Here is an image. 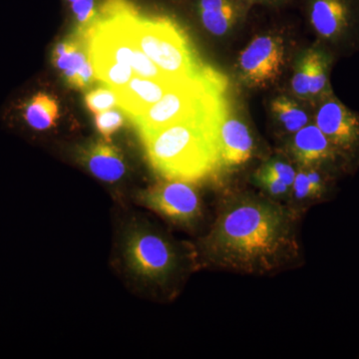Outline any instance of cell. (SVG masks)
Instances as JSON below:
<instances>
[{"mask_svg": "<svg viewBox=\"0 0 359 359\" xmlns=\"http://www.w3.org/2000/svg\"><path fill=\"white\" fill-rule=\"evenodd\" d=\"M78 160L97 179L106 183H116L126 173V164L120 149L111 141L100 139L82 146L78 150Z\"/></svg>", "mask_w": 359, "mask_h": 359, "instance_id": "5bb4252c", "label": "cell"}, {"mask_svg": "<svg viewBox=\"0 0 359 359\" xmlns=\"http://www.w3.org/2000/svg\"><path fill=\"white\" fill-rule=\"evenodd\" d=\"M122 13L132 39L168 76L198 77L208 70L188 35L174 20L143 15L129 0H123Z\"/></svg>", "mask_w": 359, "mask_h": 359, "instance_id": "3957f363", "label": "cell"}, {"mask_svg": "<svg viewBox=\"0 0 359 359\" xmlns=\"http://www.w3.org/2000/svg\"><path fill=\"white\" fill-rule=\"evenodd\" d=\"M259 169L273 175L278 180L292 188V184L297 176V170L292 166V163L280 159V158H271L264 162Z\"/></svg>", "mask_w": 359, "mask_h": 359, "instance_id": "cb8c5ba5", "label": "cell"}, {"mask_svg": "<svg viewBox=\"0 0 359 359\" xmlns=\"http://www.w3.org/2000/svg\"><path fill=\"white\" fill-rule=\"evenodd\" d=\"M255 185L261 189L264 196L278 202H287L290 194V187L285 185L273 175L257 169L252 175Z\"/></svg>", "mask_w": 359, "mask_h": 359, "instance_id": "ffe728a7", "label": "cell"}, {"mask_svg": "<svg viewBox=\"0 0 359 359\" xmlns=\"http://www.w3.org/2000/svg\"><path fill=\"white\" fill-rule=\"evenodd\" d=\"M84 101L87 109L94 115L104 111L114 109L116 106H118L115 92L108 87L107 88L99 87V88L90 90L85 94Z\"/></svg>", "mask_w": 359, "mask_h": 359, "instance_id": "44dd1931", "label": "cell"}, {"mask_svg": "<svg viewBox=\"0 0 359 359\" xmlns=\"http://www.w3.org/2000/svg\"><path fill=\"white\" fill-rule=\"evenodd\" d=\"M89 60L87 40L71 35L61 40L51 52V63L60 72L62 76L79 69Z\"/></svg>", "mask_w": 359, "mask_h": 359, "instance_id": "2e32d148", "label": "cell"}, {"mask_svg": "<svg viewBox=\"0 0 359 359\" xmlns=\"http://www.w3.org/2000/svg\"><path fill=\"white\" fill-rule=\"evenodd\" d=\"M271 114L283 134L294 135L309 124V116L299 103L287 96L271 100Z\"/></svg>", "mask_w": 359, "mask_h": 359, "instance_id": "e0dca14e", "label": "cell"}, {"mask_svg": "<svg viewBox=\"0 0 359 359\" xmlns=\"http://www.w3.org/2000/svg\"><path fill=\"white\" fill-rule=\"evenodd\" d=\"M252 8L254 6H264L271 9H280L294 4V0H244Z\"/></svg>", "mask_w": 359, "mask_h": 359, "instance_id": "484cf974", "label": "cell"}, {"mask_svg": "<svg viewBox=\"0 0 359 359\" xmlns=\"http://www.w3.org/2000/svg\"><path fill=\"white\" fill-rule=\"evenodd\" d=\"M9 118L11 122L40 133L55 126L59 118L58 103L45 92H34L21 97L13 104Z\"/></svg>", "mask_w": 359, "mask_h": 359, "instance_id": "4fadbf2b", "label": "cell"}, {"mask_svg": "<svg viewBox=\"0 0 359 359\" xmlns=\"http://www.w3.org/2000/svg\"><path fill=\"white\" fill-rule=\"evenodd\" d=\"M194 8L208 32L223 36L245 20L250 7L244 0H194Z\"/></svg>", "mask_w": 359, "mask_h": 359, "instance_id": "9a60e30c", "label": "cell"}, {"mask_svg": "<svg viewBox=\"0 0 359 359\" xmlns=\"http://www.w3.org/2000/svg\"><path fill=\"white\" fill-rule=\"evenodd\" d=\"M313 123L355 172L359 168V113L332 94L318 103Z\"/></svg>", "mask_w": 359, "mask_h": 359, "instance_id": "ba28073f", "label": "cell"}, {"mask_svg": "<svg viewBox=\"0 0 359 359\" xmlns=\"http://www.w3.org/2000/svg\"><path fill=\"white\" fill-rule=\"evenodd\" d=\"M320 44L335 57L359 51V0H294Z\"/></svg>", "mask_w": 359, "mask_h": 359, "instance_id": "8992f818", "label": "cell"}, {"mask_svg": "<svg viewBox=\"0 0 359 359\" xmlns=\"http://www.w3.org/2000/svg\"><path fill=\"white\" fill-rule=\"evenodd\" d=\"M97 131L105 140L111 141V137L124 126L125 118L122 112L114 109L104 111L94 116Z\"/></svg>", "mask_w": 359, "mask_h": 359, "instance_id": "603a6c76", "label": "cell"}, {"mask_svg": "<svg viewBox=\"0 0 359 359\" xmlns=\"http://www.w3.org/2000/svg\"><path fill=\"white\" fill-rule=\"evenodd\" d=\"M65 84L70 88L75 90L88 89L95 82L96 77L94 73L93 65L90 59L79 69L68 73L62 76Z\"/></svg>", "mask_w": 359, "mask_h": 359, "instance_id": "d4e9b609", "label": "cell"}, {"mask_svg": "<svg viewBox=\"0 0 359 359\" xmlns=\"http://www.w3.org/2000/svg\"><path fill=\"white\" fill-rule=\"evenodd\" d=\"M309 49L295 65L294 75L290 81L292 93L297 98L309 102Z\"/></svg>", "mask_w": 359, "mask_h": 359, "instance_id": "7402d4cb", "label": "cell"}, {"mask_svg": "<svg viewBox=\"0 0 359 359\" xmlns=\"http://www.w3.org/2000/svg\"><path fill=\"white\" fill-rule=\"evenodd\" d=\"M285 65V41L278 35L255 37L238 58V76L252 88L275 83L283 74Z\"/></svg>", "mask_w": 359, "mask_h": 359, "instance_id": "9c48e42d", "label": "cell"}, {"mask_svg": "<svg viewBox=\"0 0 359 359\" xmlns=\"http://www.w3.org/2000/svg\"><path fill=\"white\" fill-rule=\"evenodd\" d=\"M226 108L221 97L198 114L140 137L153 171L194 184L221 171L219 124Z\"/></svg>", "mask_w": 359, "mask_h": 359, "instance_id": "7a4b0ae2", "label": "cell"}, {"mask_svg": "<svg viewBox=\"0 0 359 359\" xmlns=\"http://www.w3.org/2000/svg\"><path fill=\"white\" fill-rule=\"evenodd\" d=\"M137 198L146 209L181 228H195L204 216L202 198L190 182L163 179L142 190Z\"/></svg>", "mask_w": 359, "mask_h": 359, "instance_id": "52a82bcc", "label": "cell"}, {"mask_svg": "<svg viewBox=\"0 0 359 359\" xmlns=\"http://www.w3.org/2000/svg\"><path fill=\"white\" fill-rule=\"evenodd\" d=\"M68 2H69V4H73V2H75L76 1V0H67Z\"/></svg>", "mask_w": 359, "mask_h": 359, "instance_id": "4316f807", "label": "cell"}, {"mask_svg": "<svg viewBox=\"0 0 359 359\" xmlns=\"http://www.w3.org/2000/svg\"><path fill=\"white\" fill-rule=\"evenodd\" d=\"M223 82L208 69L201 76L179 79L160 101L132 120L139 137L198 114L221 98Z\"/></svg>", "mask_w": 359, "mask_h": 359, "instance_id": "277c9868", "label": "cell"}, {"mask_svg": "<svg viewBox=\"0 0 359 359\" xmlns=\"http://www.w3.org/2000/svg\"><path fill=\"white\" fill-rule=\"evenodd\" d=\"M299 215L287 204L252 192L226 193L216 219L201 240L205 264L223 271L263 276L302 259Z\"/></svg>", "mask_w": 359, "mask_h": 359, "instance_id": "6da1fadb", "label": "cell"}, {"mask_svg": "<svg viewBox=\"0 0 359 359\" xmlns=\"http://www.w3.org/2000/svg\"><path fill=\"white\" fill-rule=\"evenodd\" d=\"M219 157L222 170L245 166L256 154L254 136L242 120L224 109L219 124Z\"/></svg>", "mask_w": 359, "mask_h": 359, "instance_id": "8fae6325", "label": "cell"}, {"mask_svg": "<svg viewBox=\"0 0 359 359\" xmlns=\"http://www.w3.org/2000/svg\"><path fill=\"white\" fill-rule=\"evenodd\" d=\"M70 7L74 16L75 34L87 40L90 30L95 26L99 18L95 0H76L70 4Z\"/></svg>", "mask_w": 359, "mask_h": 359, "instance_id": "d6986e66", "label": "cell"}, {"mask_svg": "<svg viewBox=\"0 0 359 359\" xmlns=\"http://www.w3.org/2000/svg\"><path fill=\"white\" fill-rule=\"evenodd\" d=\"M285 152L297 168H320L337 178L353 171L314 123L292 135Z\"/></svg>", "mask_w": 359, "mask_h": 359, "instance_id": "30bf717a", "label": "cell"}, {"mask_svg": "<svg viewBox=\"0 0 359 359\" xmlns=\"http://www.w3.org/2000/svg\"><path fill=\"white\" fill-rule=\"evenodd\" d=\"M93 65L97 80L108 88L115 90L128 83L135 76L133 68L129 65L108 60H90Z\"/></svg>", "mask_w": 359, "mask_h": 359, "instance_id": "ac0fdd59", "label": "cell"}, {"mask_svg": "<svg viewBox=\"0 0 359 359\" xmlns=\"http://www.w3.org/2000/svg\"><path fill=\"white\" fill-rule=\"evenodd\" d=\"M122 256L132 276L156 287L171 282L182 266L181 254L174 243L143 224H133L125 233Z\"/></svg>", "mask_w": 359, "mask_h": 359, "instance_id": "5b68a950", "label": "cell"}, {"mask_svg": "<svg viewBox=\"0 0 359 359\" xmlns=\"http://www.w3.org/2000/svg\"><path fill=\"white\" fill-rule=\"evenodd\" d=\"M178 80L176 78L150 79L135 75L128 83L113 90L117 97L118 107L132 121L160 101Z\"/></svg>", "mask_w": 359, "mask_h": 359, "instance_id": "7c38bea8", "label": "cell"}]
</instances>
